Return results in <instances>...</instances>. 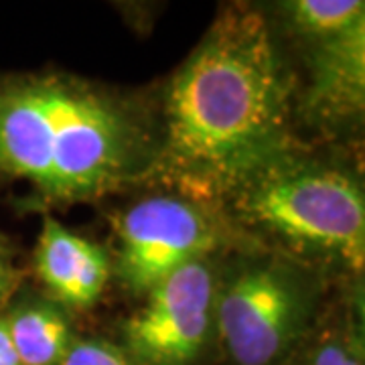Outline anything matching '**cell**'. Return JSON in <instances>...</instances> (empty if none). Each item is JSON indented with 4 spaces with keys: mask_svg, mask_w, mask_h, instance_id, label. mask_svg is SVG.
I'll return each mask as SVG.
<instances>
[{
    "mask_svg": "<svg viewBox=\"0 0 365 365\" xmlns=\"http://www.w3.org/2000/svg\"><path fill=\"white\" fill-rule=\"evenodd\" d=\"M365 23L309 43L307 83L297 90V120L323 132H341L364 116Z\"/></svg>",
    "mask_w": 365,
    "mask_h": 365,
    "instance_id": "52a82bcc",
    "label": "cell"
},
{
    "mask_svg": "<svg viewBox=\"0 0 365 365\" xmlns=\"http://www.w3.org/2000/svg\"><path fill=\"white\" fill-rule=\"evenodd\" d=\"M217 290L211 258L189 262L146 294L120 327L118 345L134 365H205Z\"/></svg>",
    "mask_w": 365,
    "mask_h": 365,
    "instance_id": "5b68a950",
    "label": "cell"
},
{
    "mask_svg": "<svg viewBox=\"0 0 365 365\" xmlns=\"http://www.w3.org/2000/svg\"><path fill=\"white\" fill-rule=\"evenodd\" d=\"M118 274L134 294H148L189 262L209 258L223 232L205 205L179 195L143 199L118 225Z\"/></svg>",
    "mask_w": 365,
    "mask_h": 365,
    "instance_id": "8992f818",
    "label": "cell"
},
{
    "mask_svg": "<svg viewBox=\"0 0 365 365\" xmlns=\"http://www.w3.org/2000/svg\"><path fill=\"white\" fill-rule=\"evenodd\" d=\"M313 290L292 266L260 262L217 290L215 335L230 365H282L311 331Z\"/></svg>",
    "mask_w": 365,
    "mask_h": 365,
    "instance_id": "277c9868",
    "label": "cell"
},
{
    "mask_svg": "<svg viewBox=\"0 0 365 365\" xmlns=\"http://www.w3.org/2000/svg\"><path fill=\"white\" fill-rule=\"evenodd\" d=\"M153 122L112 91L71 76L0 81V179L29 182L49 203H79L143 182Z\"/></svg>",
    "mask_w": 365,
    "mask_h": 365,
    "instance_id": "7a4b0ae2",
    "label": "cell"
},
{
    "mask_svg": "<svg viewBox=\"0 0 365 365\" xmlns=\"http://www.w3.org/2000/svg\"><path fill=\"white\" fill-rule=\"evenodd\" d=\"M19 284H21V272L14 266L11 252L0 242V311L9 300L13 299Z\"/></svg>",
    "mask_w": 365,
    "mask_h": 365,
    "instance_id": "4fadbf2b",
    "label": "cell"
},
{
    "mask_svg": "<svg viewBox=\"0 0 365 365\" xmlns=\"http://www.w3.org/2000/svg\"><path fill=\"white\" fill-rule=\"evenodd\" d=\"M282 365H365L364 321L345 313L317 323Z\"/></svg>",
    "mask_w": 365,
    "mask_h": 365,
    "instance_id": "30bf717a",
    "label": "cell"
},
{
    "mask_svg": "<svg viewBox=\"0 0 365 365\" xmlns=\"http://www.w3.org/2000/svg\"><path fill=\"white\" fill-rule=\"evenodd\" d=\"M0 365H21L2 313H0Z\"/></svg>",
    "mask_w": 365,
    "mask_h": 365,
    "instance_id": "5bb4252c",
    "label": "cell"
},
{
    "mask_svg": "<svg viewBox=\"0 0 365 365\" xmlns=\"http://www.w3.org/2000/svg\"><path fill=\"white\" fill-rule=\"evenodd\" d=\"M230 203L250 230L353 274L364 270V189L339 167L297 153L262 170Z\"/></svg>",
    "mask_w": 365,
    "mask_h": 365,
    "instance_id": "3957f363",
    "label": "cell"
},
{
    "mask_svg": "<svg viewBox=\"0 0 365 365\" xmlns=\"http://www.w3.org/2000/svg\"><path fill=\"white\" fill-rule=\"evenodd\" d=\"M292 35L307 43L327 39L365 23L364 0H287L278 4Z\"/></svg>",
    "mask_w": 365,
    "mask_h": 365,
    "instance_id": "8fae6325",
    "label": "cell"
},
{
    "mask_svg": "<svg viewBox=\"0 0 365 365\" xmlns=\"http://www.w3.org/2000/svg\"><path fill=\"white\" fill-rule=\"evenodd\" d=\"M2 314L21 365H59L76 339L61 307L49 300L25 299Z\"/></svg>",
    "mask_w": 365,
    "mask_h": 365,
    "instance_id": "9c48e42d",
    "label": "cell"
},
{
    "mask_svg": "<svg viewBox=\"0 0 365 365\" xmlns=\"http://www.w3.org/2000/svg\"><path fill=\"white\" fill-rule=\"evenodd\" d=\"M35 266L55 300L76 311L90 309L100 300L112 270L102 246L69 232L53 217L43 220Z\"/></svg>",
    "mask_w": 365,
    "mask_h": 365,
    "instance_id": "ba28073f",
    "label": "cell"
},
{
    "mask_svg": "<svg viewBox=\"0 0 365 365\" xmlns=\"http://www.w3.org/2000/svg\"><path fill=\"white\" fill-rule=\"evenodd\" d=\"M59 365H134L116 341L76 337Z\"/></svg>",
    "mask_w": 365,
    "mask_h": 365,
    "instance_id": "7c38bea8",
    "label": "cell"
},
{
    "mask_svg": "<svg viewBox=\"0 0 365 365\" xmlns=\"http://www.w3.org/2000/svg\"><path fill=\"white\" fill-rule=\"evenodd\" d=\"M297 79L266 16L227 6L170 79L144 181L195 203H223L297 155Z\"/></svg>",
    "mask_w": 365,
    "mask_h": 365,
    "instance_id": "6da1fadb",
    "label": "cell"
}]
</instances>
